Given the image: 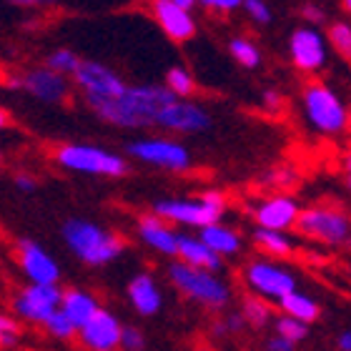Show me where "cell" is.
<instances>
[{
  "mask_svg": "<svg viewBox=\"0 0 351 351\" xmlns=\"http://www.w3.org/2000/svg\"><path fill=\"white\" fill-rule=\"evenodd\" d=\"M176 101L178 98L166 86H128L121 98L95 106L93 113L116 128H146L158 125L161 113Z\"/></svg>",
  "mask_w": 351,
  "mask_h": 351,
  "instance_id": "1",
  "label": "cell"
},
{
  "mask_svg": "<svg viewBox=\"0 0 351 351\" xmlns=\"http://www.w3.org/2000/svg\"><path fill=\"white\" fill-rule=\"evenodd\" d=\"M63 239L68 249L88 266H103L123 254V241L113 231H106L93 221L71 219L63 223Z\"/></svg>",
  "mask_w": 351,
  "mask_h": 351,
  "instance_id": "2",
  "label": "cell"
},
{
  "mask_svg": "<svg viewBox=\"0 0 351 351\" xmlns=\"http://www.w3.org/2000/svg\"><path fill=\"white\" fill-rule=\"evenodd\" d=\"M226 208V196L221 191H206L196 201H156L154 213L163 221H176L183 226H213Z\"/></svg>",
  "mask_w": 351,
  "mask_h": 351,
  "instance_id": "3",
  "label": "cell"
},
{
  "mask_svg": "<svg viewBox=\"0 0 351 351\" xmlns=\"http://www.w3.org/2000/svg\"><path fill=\"white\" fill-rule=\"evenodd\" d=\"M56 161L66 171L90 176H123L128 171L123 156L113 151H103L101 146L90 143H66L56 151Z\"/></svg>",
  "mask_w": 351,
  "mask_h": 351,
  "instance_id": "4",
  "label": "cell"
},
{
  "mask_svg": "<svg viewBox=\"0 0 351 351\" xmlns=\"http://www.w3.org/2000/svg\"><path fill=\"white\" fill-rule=\"evenodd\" d=\"M304 113L319 133H341L349 125L344 101L326 83H308L304 88Z\"/></svg>",
  "mask_w": 351,
  "mask_h": 351,
  "instance_id": "5",
  "label": "cell"
},
{
  "mask_svg": "<svg viewBox=\"0 0 351 351\" xmlns=\"http://www.w3.org/2000/svg\"><path fill=\"white\" fill-rule=\"evenodd\" d=\"M171 281L181 293H186L189 299L198 301V304H204L208 308L226 306L228 299H231L228 286L216 274L193 269V266H186V263H173L171 266Z\"/></svg>",
  "mask_w": 351,
  "mask_h": 351,
  "instance_id": "6",
  "label": "cell"
},
{
  "mask_svg": "<svg viewBox=\"0 0 351 351\" xmlns=\"http://www.w3.org/2000/svg\"><path fill=\"white\" fill-rule=\"evenodd\" d=\"M73 78L90 108L101 106V103L116 101V98H121L125 93V88H128L121 75L113 73L108 66H103L98 60H83Z\"/></svg>",
  "mask_w": 351,
  "mask_h": 351,
  "instance_id": "7",
  "label": "cell"
},
{
  "mask_svg": "<svg viewBox=\"0 0 351 351\" xmlns=\"http://www.w3.org/2000/svg\"><path fill=\"white\" fill-rule=\"evenodd\" d=\"M63 296L58 286H40L28 284L13 296V311L25 322L33 324H48L53 314H58L63 306Z\"/></svg>",
  "mask_w": 351,
  "mask_h": 351,
  "instance_id": "8",
  "label": "cell"
},
{
  "mask_svg": "<svg viewBox=\"0 0 351 351\" xmlns=\"http://www.w3.org/2000/svg\"><path fill=\"white\" fill-rule=\"evenodd\" d=\"M296 226H299L301 234L314 236V239H319L324 243H331V246L349 241L351 236V221L341 211L324 208V206L301 211Z\"/></svg>",
  "mask_w": 351,
  "mask_h": 351,
  "instance_id": "9",
  "label": "cell"
},
{
  "mask_svg": "<svg viewBox=\"0 0 351 351\" xmlns=\"http://www.w3.org/2000/svg\"><path fill=\"white\" fill-rule=\"evenodd\" d=\"M246 284L266 299H286L289 293L296 291V278L291 271L281 269L278 263L271 261H254L246 266Z\"/></svg>",
  "mask_w": 351,
  "mask_h": 351,
  "instance_id": "10",
  "label": "cell"
},
{
  "mask_svg": "<svg viewBox=\"0 0 351 351\" xmlns=\"http://www.w3.org/2000/svg\"><path fill=\"white\" fill-rule=\"evenodd\" d=\"M128 154L143 163H154V166H161V169L169 171H186L191 163L189 151L178 141L169 138L133 141V143H128Z\"/></svg>",
  "mask_w": 351,
  "mask_h": 351,
  "instance_id": "11",
  "label": "cell"
},
{
  "mask_svg": "<svg viewBox=\"0 0 351 351\" xmlns=\"http://www.w3.org/2000/svg\"><path fill=\"white\" fill-rule=\"evenodd\" d=\"M15 249H18L21 271L25 274V278H28L30 284L58 286L60 266H58V261L40 246V243H36L33 239H18Z\"/></svg>",
  "mask_w": 351,
  "mask_h": 351,
  "instance_id": "12",
  "label": "cell"
},
{
  "mask_svg": "<svg viewBox=\"0 0 351 351\" xmlns=\"http://www.w3.org/2000/svg\"><path fill=\"white\" fill-rule=\"evenodd\" d=\"M289 56L304 73H314L326 63V40L314 25H301L289 38Z\"/></svg>",
  "mask_w": 351,
  "mask_h": 351,
  "instance_id": "13",
  "label": "cell"
},
{
  "mask_svg": "<svg viewBox=\"0 0 351 351\" xmlns=\"http://www.w3.org/2000/svg\"><path fill=\"white\" fill-rule=\"evenodd\" d=\"M78 334H81V341L90 351H116V346H121L123 326L110 311L101 308Z\"/></svg>",
  "mask_w": 351,
  "mask_h": 351,
  "instance_id": "14",
  "label": "cell"
},
{
  "mask_svg": "<svg viewBox=\"0 0 351 351\" xmlns=\"http://www.w3.org/2000/svg\"><path fill=\"white\" fill-rule=\"evenodd\" d=\"M158 125H161V128H169V131H178V133H204L211 128V116H208L198 103L176 101L173 106H169V108L161 113Z\"/></svg>",
  "mask_w": 351,
  "mask_h": 351,
  "instance_id": "15",
  "label": "cell"
},
{
  "mask_svg": "<svg viewBox=\"0 0 351 351\" xmlns=\"http://www.w3.org/2000/svg\"><path fill=\"white\" fill-rule=\"evenodd\" d=\"M23 78V90H28L33 98L43 103H63L68 98V81L66 75L56 73L51 68H36L28 71Z\"/></svg>",
  "mask_w": 351,
  "mask_h": 351,
  "instance_id": "16",
  "label": "cell"
},
{
  "mask_svg": "<svg viewBox=\"0 0 351 351\" xmlns=\"http://www.w3.org/2000/svg\"><path fill=\"white\" fill-rule=\"evenodd\" d=\"M154 15L171 40H189L196 33L193 15H191V10L178 5V0H156Z\"/></svg>",
  "mask_w": 351,
  "mask_h": 351,
  "instance_id": "17",
  "label": "cell"
},
{
  "mask_svg": "<svg viewBox=\"0 0 351 351\" xmlns=\"http://www.w3.org/2000/svg\"><path fill=\"white\" fill-rule=\"evenodd\" d=\"M301 211L296 201L289 196H274L269 201H263L256 208V223L258 228H269V231H284L291 228L299 221Z\"/></svg>",
  "mask_w": 351,
  "mask_h": 351,
  "instance_id": "18",
  "label": "cell"
},
{
  "mask_svg": "<svg viewBox=\"0 0 351 351\" xmlns=\"http://www.w3.org/2000/svg\"><path fill=\"white\" fill-rule=\"evenodd\" d=\"M138 234L143 239V243H148L151 249H156L158 254H166V256H178V241L181 236L173 234L169 228V223L156 216V213H148L138 221Z\"/></svg>",
  "mask_w": 351,
  "mask_h": 351,
  "instance_id": "19",
  "label": "cell"
},
{
  "mask_svg": "<svg viewBox=\"0 0 351 351\" xmlns=\"http://www.w3.org/2000/svg\"><path fill=\"white\" fill-rule=\"evenodd\" d=\"M128 299L136 306L141 316H154L161 311V291H158V284L154 281V276L148 274H138V276L131 278L128 284Z\"/></svg>",
  "mask_w": 351,
  "mask_h": 351,
  "instance_id": "20",
  "label": "cell"
},
{
  "mask_svg": "<svg viewBox=\"0 0 351 351\" xmlns=\"http://www.w3.org/2000/svg\"><path fill=\"white\" fill-rule=\"evenodd\" d=\"M60 311L73 322L75 329L81 331L83 326L101 311V306H98V299H95L93 293H86V291H81V289H71V291H66V296H63Z\"/></svg>",
  "mask_w": 351,
  "mask_h": 351,
  "instance_id": "21",
  "label": "cell"
},
{
  "mask_svg": "<svg viewBox=\"0 0 351 351\" xmlns=\"http://www.w3.org/2000/svg\"><path fill=\"white\" fill-rule=\"evenodd\" d=\"M178 256H181V263L193 266V269H204V271H211V274H216L221 269V256L213 254L201 239L181 236V241H178Z\"/></svg>",
  "mask_w": 351,
  "mask_h": 351,
  "instance_id": "22",
  "label": "cell"
},
{
  "mask_svg": "<svg viewBox=\"0 0 351 351\" xmlns=\"http://www.w3.org/2000/svg\"><path fill=\"white\" fill-rule=\"evenodd\" d=\"M201 241L219 256H234L241 251V236L236 234L234 228H226L221 223L201 228Z\"/></svg>",
  "mask_w": 351,
  "mask_h": 351,
  "instance_id": "23",
  "label": "cell"
},
{
  "mask_svg": "<svg viewBox=\"0 0 351 351\" xmlns=\"http://www.w3.org/2000/svg\"><path fill=\"white\" fill-rule=\"evenodd\" d=\"M278 304L284 308V316L299 319V322H304V324H311L319 319V304H316L311 296H306V293L293 291V293H289L286 299L278 301Z\"/></svg>",
  "mask_w": 351,
  "mask_h": 351,
  "instance_id": "24",
  "label": "cell"
},
{
  "mask_svg": "<svg viewBox=\"0 0 351 351\" xmlns=\"http://www.w3.org/2000/svg\"><path fill=\"white\" fill-rule=\"evenodd\" d=\"M254 241L266 249L274 256H289L291 254V239L284 234V231H269V228H256L254 231Z\"/></svg>",
  "mask_w": 351,
  "mask_h": 351,
  "instance_id": "25",
  "label": "cell"
},
{
  "mask_svg": "<svg viewBox=\"0 0 351 351\" xmlns=\"http://www.w3.org/2000/svg\"><path fill=\"white\" fill-rule=\"evenodd\" d=\"M228 51L243 68H258V63H261V53H258L256 43H251L249 38H234L228 43Z\"/></svg>",
  "mask_w": 351,
  "mask_h": 351,
  "instance_id": "26",
  "label": "cell"
},
{
  "mask_svg": "<svg viewBox=\"0 0 351 351\" xmlns=\"http://www.w3.org/2000/svg\"><path fill=\"white\" fill-rule=\"evenodd\" d=\"M81 63L83 60L78 58L73 51H68V48H58V51H53L51 56H48V68L60 75H66V73L75 75L78 68H81Z\"/></svg>",
  "mask_w": 351,
  "mask_h": 351,
  "instance_id": "27",
  "label": "cell"
},
{
  "mask_svg": "<svg viewBox=\"0 0 351 351\" xmlns=\"http://www.w3.org/2000/svg\"><path fill=\"white\" fill-rule=\"evenodd\" d=\"M166 88H169L176 98H183V95L193 93V78H191V73L186 68L176 66V68H171L169 75H166Z\"/></svg>",
  "mask_w": 351,
  "mask_h": 351,
  "instance_id": "28",
  "label": "cell"
},
{
  "mask_svg": "<svg viewBox=\"0 0 351 351\" xmlns=\"http://www.w3.org/2000/svg\"><path fill=\"white\" fill-rule=\"evenodd\" d=\"M276 334L289 339L291 344H296V341H304V339H306L308 324L299 322V319H291V316H281V319H276Z\"/></svg>",
  "mask_w": 351,
  "mask_h": 351,
  "instance_id": "29",
  "label": "cell"
},
{
  "mask_svg": "<svg viewBox=\"0 0 351 351\" xmlns=\"http://www.w3.org/2000/svg\"><path fill=\"white\" fill-rule=\"evenodd\" d=\"M329 40L344 58H351V25L349 23H334L329 28Z\"/></svg>",
  "mask_w": 351,
  "mask_h": 351,
  "instance_id": "30",
  "label": "cell"
},
{
  "mask_svg": "<svg viewBox=\"0 0 351 351\" xmlns=\"http://www.w3.org/2000/svg\"><path fill=\"white\" fill-rule=\"evenodd\" d=\"M269 306L263 304L261 299H246L243 301V319L251 324V326H256V329H261L263 324L269 322Z\"/></svg>",
  "mask_w": 351,
  "mask_h": 351,
  "instance_id": "31",
  "label": "cell"
},
{
  "mask_svg": "<svg viewBox=\"0 0 351 351\" xmlns=\"http://www.w3.org/2000/svg\"><path fill=\"white\" fill-rule=\"evenodd\" d=\"M45 329H48V334H53L56 339H71L75 334V326L73 322L68 319L63 311H58V314H53L51 319H48V324H45Z\"/></svg>",
  "mask_w": 351,
  "mask_h": 351,
  "instance_id": "32",
  "label": "cell"
},
{
  "mask_svg": "<svg viewBox=\"0 0 351 351\" xmlns=\"http://www.w3.org/2000/svg\"><path fill=\"white\" fill-rule=\"evenodd\" d=\"M146 346V337L143 331L136 326H123V337H121V349L125 351H141Z\"/></svg>",
  "mask_w": 351,
  "mask_h": 351,
  "instance_id": "33",
  "label": "cell"
},
{
  "mask_svg": "<svg viewBox=\"0 0 351 351\" xmlns=\"http://www.w3.org/2000/svg\"><path fill=\"white\" fill-rule=\"evenodd\" d=\"M243 10L249 13V18L254 23H271V18H274V13H271V8L266 5V3H261V0H246L243 3Z\"/></svg>",
  "mask_w": 351,
  "mask_h": 351,
  "instance_id": "34",
  "label": "cell"
},
{
  "mask_svg": "<svg viewBox=\"0 0 351 351\" xmlns=\"http://www.w3.org/2000/svg\"><path fill=\"white\" fill-rule=\"evenodd\" d=\"M18 334H21V329H18V324H15V319H10V316H0V344L5 346H15V341H18Z\"/></svg>",
  "mask_w": 351,
  "mask_h": 351,
  "instance_id": "35",
  "label": "cell"
},
{
  "mask_svg": "<svg viewBox=\"0 0 351 351\" xmlns=\"http://www.w3.org/2000/svg\"><path fill=\"white\" fill-rule=\"evenodd\" d=\"M206 8H213L219 13H231L236 8H243V3H239V0H206Z\"/></svg>",
  "mask_w": 351,
  "mask_h": 351,
  "instance_id": "36",
  "label": "cell"
},
{
  "mask_svg": "<svg viewBox=\"0 0 351 351\" xmlns=\"http://www.w3.org/2000/svg\"><path fill=\"white\" fill-rule=\"evenodd\" d=\"M266 349L269 351H293V344L289 341V339H284V337H271L269 341H266Z\"/></svg>",
  "mask_w": 351,
  "mask_h": 351,
  "instance_id": "37",
  "label": "cell"
},
{
  "mask_svg": "<svg viewBox=\"0 0 351 351\" xmlns=\"http://www.w3.org/2000/svg\"><path fill=\"white\" fill-rule=\"evenodd\" d=\"M304 18L308 21V25H319L324 23V10L319 5H304Z\"/></svg>",
  "mask_w": 351,
  "mask_h": 351,
  "instance_id": "38",
  "label": "cell"
},
{
  "mask_svg": "<svg viewBox=\"0 0 351 351\" xmlns=\"http://www.w3.org/2000/svg\"><path fill=\"white\" fill-rule=\"evenodd\" d=\"M263 106L269 110H278L281 108V95H278L276 90H266V93H263Z\"/></svg>",
  "mask_w": 351,
  "mask_h": 351,
  "instance_id": "39",
  "label": "cell"
},
{
  "mask_svg": "<svg viewBox=\"0 0 351 351\" xmlns=\"http://www.w3.org/2000/svg\"><path fill=\"white\" fill-rule=\"evenodd\" d=\"M243 324H246L243 314H228V319H226L228 331H241V329H243Z\"/></svg>",
  "mask_w": 351,
  "mask_h": 351,
  "instance_id": "40",
  "label": "cell"
},
{
  "mask_svg": "<svg viewBox=\"0 0 351 351\" xmlns=\"http://www.w3.org/2000/svg\"><path fill=\"white\" fill-rule=\"evenodd\" d=\"M15 186H18L21 191H25V193H28V191L36 189V181H33L30 176H15Z\"/></svg>",
  "mask_w": 351,
  "mask_h": 351,
  "instance_id": "41",
  "label": "cell"
},
{
  "mask_svg": "<svg viewBox=\"0 0 351 351\" xmlns=\"http://www.w3.org/2000/svg\"><path fill=\"white\" fill-rule=\"evenodd\" d=\"M339 351H351V329L349 331H344L341 337H339Z\"/></svg>",
  "mask_w": 351,
  "mask_h": 351,
  "instance_id": "42",
  "label": "cell"
},
{
  "mask_svg": "<svg viewBox=\"0 0 351 351\" xmlns=\"http://www.w3.org/2000/svg\"><path fill=\"white\" fill-rule=\"evenodd\" d=\"M346 171H349V176H351V154L346 156Z\"/></svg>",
  "mask_w": 351,
  "mask_h": 351,
  "instance_id": "43",
  "label": "cell"
},
{
  "mask_svg": "<svg viewBox=\"0 0 351 351\" xmlns=\"http://www.w3.org/2000/svg\"><path fill=\"white\" fill-rule=\"evenodd\" d=\"M344 8H346V10H349V13H351V0H346V3H344Z\"/></svg>",
  "mask_w": 351,
  "mask_h": 351,
  "instance_id": "44",
  "label": "cell"
},
{
  "mask_svg": "<svg viewBox=\"0 0 351 351\" xmlns=\"http://www.w3.org/2000/svg\"><path fill=\"white\" fill-rule=\"evenodd\" d=\"M349 128H351V108H349Z\"/></svg>",
  "mask_w": 351,
  "mask_h": 351,
  "instance_id": "45",
  "label": "cell"
},
{
  "mask_svg": "<svg viewBox=\"0 0 351 351\" xmlns=\"http://www.w3.org/2000/svg\"><path fill=\"white\" fill-rule=\"evenodd\" d=\"M349 189H351V176H349Z\"/></svg>",
  "mask_w": 351,
  "mask_h": 351,
  "instance_id": "46",
  "label": "cell"
},
{
  "mask_svg": "<svg viewBox=\"0 0 351 351\" xmlns=\"http://www.w3.org/2000/svg\"><path fill=\"white\" fill-rule=\"evenodd\" d=\"M349 271H351V266H349Z\"/></svg>",
  "mask_w": 351,
  "mask_h": 351,
  "instance_id": "47",
  "label": "cell"
}]
</instances>
